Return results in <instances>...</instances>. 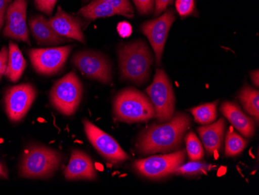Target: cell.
I'll return each mask as SVG.
<instances>
[{"label": "cell", "mask_w": 259, "mask_h": 195, "mask_svg": "<svg viewBox=\"0 0 259 195\" xmlns=\"http://www.w3.org/2000/svg\"><path fill=\"white\" fill-rule=\"evenodd\" d=\"M117 32L122 37H128L132 35V26L128 22L123 21L119 23L117 25Z\"/></svg>", "instance_id": "obj_31"}, {"label": "cell", "mask_w": 259, "mask_h": 195, "mask_svg": "<svg viewBox=\"0 0 259 195\" xmlns=\"http://www.w3.org/2000/svg\"><path fill=\"white\" fill-rule=\"evenodd\" d=\"M251 80H252L253 84L256 87H258L259 85V75L258 70L253 71L251 73Z\"/></svg>", "instance_id": "obj_34"}, {"label": "cell", "mask_w": 259, "mask_h": 195, "mask_svg": "<svg viewBox=\"0 0 259 195\" xmlns=\"http://www.w3.org/2000/svg\"><path fill=\"white\" fill-rule=\"evenodd\" d=\"M26 62L21 51L14 42L9 45L8 60L5 75L12 82H17L25 70Z\"/></svg>", "instance_id": "obj_19"}, {"label": "cell", "mask_w": 259, "mask_h": 195, "mask_svg": "<svg viewBox=\"0 0 259 195\" xmlns=\"http://www.w3.org/2000/svg\"><path fill=\"white\" fill-rule=\"evenodd\" d=\"M58 0H34L35 6L40 12L46 15H52Z\"/></svg>", "instance_id": "obj_28"}, {"label": "cell", "mask_w": 259, "mask_h": 195, "mask_svg": "<svg viewBox=\"0 0 259 195\" xmlns=\"http://www.w3.org/2000/svg\"><path fill=\"white\" fill-rule=\"evenodd\" d=\"M147 94L155 109V116L160 122L171 120L174 115L175 96L169 79L163 69H157Z\"/></svg>", "instance_id": "obj_6"}, {"label": "cell", "mask_w": 259, "mask_h": 195, "mask_svg": "<svg viewBox=\"0 0 259 195\" xmlns=\"http://www.w3.org/2000/svg\"><path fill=\"white\" fill-rule=\"evenodd\" d=\"M27 0H14L7 11L4 35L30 45L27 25Z\"/></svg>", "instance_id": "obj_13"}, {"label": "cell", "mask_w": 259, "mask_h": 195, "mask_svg": "<svg viewBox=\"0 0 259 195\" xmlns=\"http://www.w3.org/2000/svg\"><path fill=\"white\" fill-rule=\"evenodd\" d=\"M37 96L34 87L30 84L11 87L5 95L6 111L12 122L22 120L27 114Z\"/></svg>", "instance_id": "obj_11"}, {"label": "cell", "mask_w": 259, "mask_h": 195, "mask_svg": "<svg viewBox=\"0 0 259 195\" xmlns=\"http://www.w3.org/2000/svg\"><path fill=\"white\" fill-rule=\"evenodd\" d=\"M190 118L186 113L176 114L167 123L155 125L142 132L136 147L141 154L166 152L182 145L183 135L190 125Z\"/></svg>", "instance_id": "obj_1"}, {"label": "cell", "mask_w": 259, "mask_h": 195, "mask_svg": "<svg viewBox=\"0 0 259 195\" xmlns=\"http://www.w3.org/2000/svg\"><path fill=\"white\" fill-rule=\"evenodd\" d=\"M214 166L210 164H205L203 162L193 161L188 164H183L179 166L177 168L173 170L171 174H177V175L183 176H196L206 174V172L214 168Z\"/></svg>", "instance_id": "obj_24"}, {"label": "cell", "mask_w": 259, "mask_h": 195, "mask_svg": "<svg viewBox=\"0 0 259 195\" xmlns=\"http://www.w3.org/2000/svg\"><path fill=\"white\" fill-rule=\"evenodd\" d=\"M248 145V142L230 128L225 140V155L233 157L239 155Z\"/></svg>", "instance_id": "obj_23"}, {"label": "cell", "mask_w": 259, "mask_h": 195, "mask_svg": "<svg viewBox=\"0 0 259 195\" xmlns=\"http://www.w3.org/2000/svg\"><path fill=\"white\" fill-rule=\"evenodd\" d=\"M221 112L231 125L246 138H251L254 134V122L246 115L238 105L231 102H225L221 106Z\"/></svg>", "instance_id": "obj_17"}, {"label": "cell", "mask_w": 259, "mask_h": 195, "mask_svg": "<svg viewBox=\"0 0 259 195\" xmlns=\"http://www.w3.org/2000/svg\"><path fill=\"white\" fill-rule=\"evenodd\" d=\"M62 155L58 151L33 145L25 152L20 164V176L25 178H49L60 167Z\"/></svg>", "instance_id": "obj_4"}, {"label": "cell", "mask_w": 259, "mask_h": 195, "mask_svg": "<svg viewBox=\"0 0 259 195\" xmlns=\"http://www.w3.org/2000/svg\"><path fill=\"white\" fill-rule=\"evenodd\" d=\"M185 141L188 155L192 161H198L203 159L204 155L203 146L200 141L193 132L188 134L185 138Z\"/></svg>", "instance_id": "obj_25"}, {"label": "cell", "mask_w": 259, "mask_h": 195, "mask_svg": "<svg viewBox=\"0 0 259 195\" xmlns=\"http://www.w3.org/2000/svg\"><path fill=\"white\" fill-rule=\"evenodd\" d=\"M49 24L58 35L85 43V36L81 30V23L78 19L67 14L58 7L56 14L49 19Z\"/></svg>", "instance_id": "obj_14"}, {"label": "cell", "mask_w": 259, "mask_h": 195, "mask_svg": "<svg viewBox=\"0 0 259 195\" xmlns=\"http://www.w3.org/2000/svg\"><path fill=\"white\" fill-rule=\"evenodd\" d=\"M64 174L68 180H93L97 178L95 167L91 158L85 152L78 149L72 151Z\"/></svg>", "instance_id": "obj_15"}, {"label": "cell", "mask_w": 259, "mask_h": 195, "mask_svg": "<svg viewBox=\"0 0 259 195\" xmlns=\"http://www.w3.org/2000/svg\"><path fill=\"white\" fill-rule=\"evenodd\" d=\"M82 84L74 72L58 80L50 93L52 105L65 115H72L75 113L82 97Z\"/></svg>", "instance_id": "obj_5"}, {"label": "cell", "mask_w": 259, "mask_h": 195, "mask_svg": "<svg viewBox=\"0 0 259 195\" xmlns=\"http://www.w3.org/2000/svg\"><path fill=\"white\" fill-rule=\"evenodd\" d=\"M72 46L33 49L29 51L30 62L40 75H53L62 70L72 52Z\"/></svg>", "instance_id": "obj_7"}, {"label": "cell", "mask_w": 259, "mask_h": 195, "mask_svg": "<svg viewBox=\"0 0 259 195\" xmlns=\"http://www.w3.org/2000/svg\"><path fill=\"white\" fill-rule=\"evenodd\" d=\"M175 19L176 17L172 10H168L158 18L145 22L141 27L142 32L148 37L155 52L157 65L161 63L164 45Z\"/></svg>", "instance_id": "obj_12"}, {"label": "cell", "mask_w": 259, "mask_h": 195, "mask_svg": "<svg viewBox=\"0 0 259 195\" xmlns=\"http://www.w3.org/2000/svg\"><path fill=\"white\" fill-rule=\"evenodd\" d=\"M185 158L186 151L180 150L167 155L137 160L133 167L138 174L147 178H162L171 174L175 169L184 162Z\"/></svg>", "instance_id": "obj_8"}, {"label": "cell", "mask_w": 259, "mask_h": 195, "mask_svg": "<svg viewBox=\"0 0 259 195\" xmlns=\"http://www.w3.org/2000/svg\"><path fill=\"white\" fill-rule=\"evenodd\" d=\"M105 2L108 3L113 8L117 11L119 15L124 17H134V9L129 0H104Z\"/></svg>", "instance_id": "obj_26"}, {"label": "cell", "mask_w": 259, "mask_h": 195, "mask_svg": "<svg viewBox=\"0 0 259 195\" xmlns=\"http://www.w3.org/2000/svg\"><path fill=\"white\" fill-rule=\"evenodd\" d=\"M0 177L5 179L8 177L7 170H6L5 167H4V165L1 163H0Z\"/></svg>", "instance_id": "obj_35"}, {"label": "cell", "mask_w": 259, "mask_h": 195, "mask_svg": "<svg viewBox=\"0 0 259 195\" xmlns=\"http://www.w3.org/2000/svg\"><path fill=\"white\" fill-rule=\"evenodd\" d=\"M176 7L177 12L181 17H187L193 14L194 10V0H176Z\"/></svg>", "instance_id": "obj_27"}, {"label": "cell", "mask_w": 259, "mask_h": 195, "mask_svg": "<svg viewBox=\"0 0 259 195\" xmlns=\"http://www.w3.org/2000/svg\"><path fill=\"white\" fill-rule=\"evenodd\" d=\"M84 129L89 141L96 150L109 163L120 164L129 159L113 137L103 132L88 120L83 121Z\"/></svg>", "instance_id": "obj_9"}, {"label": "cell", "mask_w": 259, "mask_h": 195, "mask_svg": "<svg viewBox=\"0 0 259 195\" xmlns=\"http://www.w3.org/2000/svg\"><path fill=\"white\" fill-rule=\"evenodd\" d=\"M113 112L120 122H147L155 117V109L151 100L141 92L135 89L122 90L115 97Z\"/></svg>", "instance_id": "obj_3"}, {"label": "cell", "mask_w": 259, "mask_h": 195, "mask_svg": "<svg viewBox=\"0 0 259 195\" xmlns=\"http://www.w3.org/2000/svg\"><path fill=\"white\" fill-rule=\"evenodd\" d=\"M118 56L123 80L138 85L146 82L151 72L153 57L145 42L138 41L122 45Z\"/></svg>", "instance_id": "obj_2"}, {"label": "cell", "mask_w": 259, "mask_h": 195, "mask_svg": "<svg viewBox=\"0 0 259 195\" xmlns=\"http://www.w3.org/2000/svg\"><path fill=\"white\" fill-rule=\"evenodd\" d=\"M72 62L80 72L89 78L98 80L103 84L111 83V65L102 54L93 51H81L73 55Z\"/></svg>", "instance_id": "obj_10"}, {"label": "cell", "mask_w": 259, "mask_h": 195, "mask_svg": "<svg viewBox=\"0 0 259 195\" xmlns=\"http://www.w3.org/2000/svg\"><path fill=\"white\" fill-rule=\"evenodd\" d=\"M9 51L7 47H3L0 51V80L5 75L7 70V60H8Z\"/></svg>", "instance_id": "obj_30"}, {"label": "cell", "mask_w": 259, "mask_h": 195, "mask_svg": "<svg viewBox=\"0 0 259 195\" xmlns=\"http://www.w3.org/2000/svg\"><path fill=\"white\" fill-rule=\"evenodd\" d=\"M243 107L257 122L259 119V93L251 87H244L239 94Z\"/></svg>", "instance_id": "obj_21"}, {"label": "cell", "mask_w": 259, "mask_h": 195, "mask_svg": "<svg viewBox=\"0 0 259 195\" xmlns=\"http://www.w3.org/2000/svg\"><path fill=\"white\" fill-rule=\"evenodd\" d=\"M14 0H0V30L3 28L5 20V14L7 13L9 6Z\"/></svg>", "instance_id": "obj_32"}, {"label": "cell", "mask_w": 259, "mask_h": 195, "mask_svg": "<svg viewBox=\"0 0 259 195\" xmlns=\"http://www.w3.org/2000/svg\"><path fill=\"white\" fill-rule=\"evenodd\" d=\"M29 26L33 37L40 45H60L67 42L66 38L58 35L51 27L49 20L44 16H33L29 20Z\"/></svg>", "instance_id": "obj_16"}, {"label": "cell", "mask_w": 259, "mask_h": 195, "mask_svg": "<svg viewBox=\"0 0 259 195\" xmlns=\"http://www.w3.org/2000/svg\"><path fill=\"white\" fill-rule=\"evenodd\" d=\"M78 14L87 20H96L103 17L119 15L118 13L104 0H94L85 7L80 9Z\"/></svg>", "instance_id": "obj_20"}, {"label": "cell", "mask_w": 259, "mask_h": 195, "mask_svg": "<svg viewBox=\"0 0 259 195\" xmlns=\"http://www.w3.org/2000/svg\"><path fill=\"white\" fill-rule=\"evenodd\" d=\"M218 101L209 103V104H203L191 109L192 114L194 118L195 122L201 125H209L214 122L218 117L217 113V107Z\"/></svg>", "instance_id": "obj_22"}, {"label": "cell", "mask_w": 259, "mask_h": 195, "mask_svg": "<svg viewBox=\"0 0 259 195\" xmlns=\"http://www.w3.org/2000/svg\"><path fill=\"white\" fill-rule=\"evenodd\" d=\"M138 12L143 15H148L152 12L154 0H133Z\"/></svg>", "instance_id": "obj_29"}, {"label": "cell", "mask_w": 259, "mask_h": 195, "mask_svg": "<svg viewBox=\"0 0 259 195\" xmlns=\"http://www.w3.org/2000/svg\"><path fill=\"white\" fill-rule=\"evenodd\" d=\"M154 2L155 3V15H158L173 2V0H154Z\"/></svg>", "instance_id": "obj_33"}, {"label": "cell", "mask_w": 259, "mask_h": 195, "mask_svg": "<svg viewBox=\"0 0 259 195\" xmlns=\"http://www.w3.org/2000/svg\"><path fill=\"white\" fill-rule=\"evenodd\" d=\"M225 126H226L225 119H220L218 122L212 125L198 128V133L209 155L215 153L220 150L222 145Z\"/></svg>", "instance_id": "obj_18"}]
</instances>
